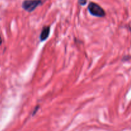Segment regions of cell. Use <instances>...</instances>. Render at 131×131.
I'll use <instances>...</instances> for the list:
<instances>
[{
    "label": "cell",
    "instance_id": "obj_3",
    "mask_svg": "<svg viewBox=\"0 0 131 131\" xmlns=\"http://www.w3.org/2000/svg\"><path fill=\"white\" fill-rule=\"evenodd\" d=\"M49 33H50V27L49 26L43 27L42 31H41L40 37V40L41 41L46 40L48 38L49 36Z\"/></svg>",
    "mask_w": 131,
    "mask_h": 131
},
{
    "label": "cell",
    "instance_id": "obj_1",
    "mask_svg": "<svg viewBox=\"0 0 131 131\" xmlns=\"http://www.w3.org/2000/svg\"><path fill=\"white\" fill-rule=\"evenodd\" d=\"M88 9L89 12L93 16L103 17L106 15V13L104 9L95 3L91 2L88 5Z\"/></svg>",
    "mask_w": 131,
    "mask_h": 131
},
{
    "label": "cell",
    "instance_id": "obj_2",
    "mask_svg": "<svg viewBox=\"0 0 131 131\" xmlns=\"http://www.w3.org/2000/svg\"><path fill=\"white\" fill-rule=\"evenodd\" d=\"M41 3V0H25L23 1V8L28 12H31L35 10Z\"/></svg>",
    "mask_w": 131,
    "mask_h": 131
},
{
    "label": "cell",
    "instance_id": "obj_5",
    "mask_svg": "<svg viewBox=\"0 0 131 131\" xmlns=\"http://www.w3.org/2000/svg\"><path fill=\"white\" fill-rule=\"evenodd\" d=\"M1 43H2V40H1V37H0V45L1 44Z\"/></svg>",
    "mask_w": 131,
    "mask_h": 131
},
{
    "label": "cell",
    "instance_id": "obj_4",
    "mask_svg": "<svg viewBox=\"0 0 131 131\" xmlns=\"http://www.w3.org/2000/svg\"><path fill=\"white\" fill-rule=\"evenodd\" d=\"M79 3L80 5H84L86 3V0H79Z\"/></svg>",
    "mask_w": 131,
    "mask_h": 131
}]
</instances>
